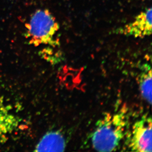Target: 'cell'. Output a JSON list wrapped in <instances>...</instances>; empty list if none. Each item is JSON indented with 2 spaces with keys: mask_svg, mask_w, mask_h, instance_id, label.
Wrapping results in <instances>:
<instances>
[{
  "mask_svg": "<svg viewBox=\"0 0 152 152\" xmlns=\"http://www.w3.org/2000/svg\"><path fill=\"white\" fill-rule=\"evenodd\" d=\"M129 126L125 111L106 114L98 121L91 136L94 149L99 152L116 151L125 137Z\"/></svg>",
  "mask_w": 152,
  "mask_h": 152,
  "instance_id": "1",
  "label": "cell"
},
{
  "mask_svg": "<svg viewBox=\"0 0 152 152\" xmlns=\"http://www.w3.org/2000/svg\"><path fill=\"white\" fill-rule=\"evenodd\" d=\"M25 37L31 45H55V36L59 25L50 11L46 9L36 10L26 25Z\"/></svg>",
  "mask_w": 152,
  "mask_h": 152,
  "instance_id": "2",
  "label": "cell"
},
{
  "mask_svg": "<svg viewBox=\"0 0 152 152\" xmlns=\"http://www.w3.org/2000/svg\"><path fill=\"white\" fill-rule=\"evenodd\" d=\"M128 148L132 151L152 152V119L143 116L136 121L127 139Z\"/></svg>",
  "mask_w": 152,
  "mask_h": 152,
  "instance_id": "3",
  "label": "cell"
},
{
  "mask_svg": "<svg viewBox=\"0 0 152 152\" xmlns=\"http://www.w3.org/2000/svg\"><path fill=\"white\" fill-rule=\"evenodd\" d=\"M152 8L137 15L131 23L118 28L116 33L136 38H143L152 34Z\"/></svg>",
  "mask_w": 152,
  "mask_h": 152,
  "instance_id": "4",
  "label": "cell"
},
{
  "mask_svg": "<svg viewBox=\"0 0 152 152\" xmlns=\"http://www.w3.org/2000/svg\"><path fill=\"white\" fill-rule=\"evenodd\" d=\"M21 120L0 95V138L12 134L20 126Z\"/></svg>",
  "mask_w": 152,
  "mask_h": 152,
  "instance_id": "5",
  "label": "cell"
},
{
  "mask_svg": "<svg viewBox=\"0 0 152 152\" xmlns=\"http://www.w3.org/2000/svg\"><path fill=\"white\" fill-rule=\"evenodd\" d=\"M66 141L58 132H51L45 134L36 145L37 152H62L65 151Z\"/></svg>",
  "mask_w": 152,
  "mask_h": 152,
  "instance_id": "6",
  "label": "cell"
},
{
  "mask_svg": "<svg viewBox=\"0 0 152 152\" xmlns=\"http://www.w3.org/2000/svg\"><path fill=\"white\" fill-rule=\"evenodd\" d=\"M139 85L141 94L146 101L152 102V72L149 66L141 73L139 77Z\"/></svg>",
  "mask_w": 152,
  "mask_h": 152,
  "instance_id": "7",
  "label": "cell"
}]
</instances>
